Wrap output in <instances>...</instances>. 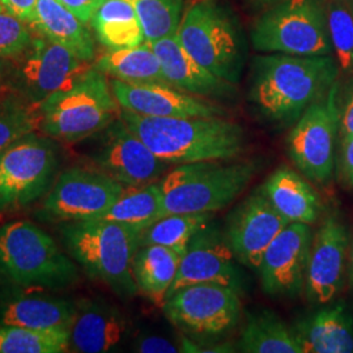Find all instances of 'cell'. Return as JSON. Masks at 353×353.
Returning a JSON list of instances; mask_svg holds the SVG:
<instances>
[{"instance_id":"cell-14","label":"cell","mask_w":353,"mask_h":353,"mask_svg":"<svg viewBox=\"0 0 353 353\" xmlns=\"http://www.w3.org/2000/svg\"><path fill=\"white\" fill-rule=\"evenodd\" d=\"M96 150L92 156L96 168L125 188L157 182L172 166L157 157L121 118L102 131L101 141Z\"/></svg>"},{"instance_id":"cell-7","label":"cell","mask_w":353,"mask_h":353,"mask_svg":"<svg viewBox=\"0 0 353 353\" xmlns=\"http://www.w3.org/2000/svg\"><path fill=\"white\" fill-rule=\"evenodd\" d=\"M0 271L23 287L64 288L77 280V268L43 229L26 220L0 228Z\"/></svg>"},{"instance_id":"cell-8","label":"cell","mask_w":353,"mask_h":353,"mask_svg":"<svg viewBox=\"0 0 353 353\" xmlns=\"http://www.w3.org/2000/svg\"><path fill=\"white\" fill-rule=\"evenodd\" d=\"M176 36L205 70L230 84L240 81L246 58L243 37L229 13L214 0L194 3L182 16Z\"/></svg>"},{"instance_id":"cell-42","label":"cell","mask_w":353,"mask_h":353,"mask_svg":"<svg viewBox=\"0 0 353 353\" xmlns=\"http://www.w3.org/2000/svg\"><path fill=\"white\" fill-rule=\"evenodd\" d=\"M10 71H11L10 59H0V92L4 87H8Z\"/></svg>"},{"instance_id":"cell-5","label":"cell","mask_w":353,"mask_h":353,"mask_svg":"<svg viewBox=\"0 0 353 353\" xmlns=\"http://www.w3.org/2000/svg\"><path fill=\"white\" fill-rule=\"evenodd\" d=\"M38 109L42 132L65 143L102 132L121 113L110 81L94 67L87 68L70 87L52 94Z\"/></svg>"},{"instance_id":"cell-41","label":"cell","mask_w":353,"mask_h":353,"mask_svg":"<svg viewBox=\"0 0 353 353\" xmlns=\"http://www.w3.org/2000/svg\"><path fill=\"white\" fill-rule=\"evenodd\" d=\"M70 11L85 24L90 23L102 0H59Z\"/></svg>"},{"instance_id":"cell-38","label":"cell","mask_w":353,"mask_h":353,"mask_svg":"<svg viewBox=\"0 0 353 353\" xmlns=\"http://www.w3.org/2000/svg\"><path fill=\"white\" fill-rule=\"evenodd\" d=\"M134 351L140 353H176L182 352V347L161 335L145 334L137 338Z\"/></svg>"},{"instance_id":"cell-3","label":"cell","mask_w":353,"mask_h":353,"mask_svg":"<svg viewBox=\"0 0 353 353\" xmlns=\"http://www.w3.org/2000/svg\"><path fill=\"white\" fill-rule=\"evenodd\" d=\"M64 248L89 278L106 284L121 299H132L139 290L132 274L140 248V230L126 224L90 219L68 221L61 228Z\"/></svg>"},{"instance_id":"cell-39","label":"cell","mask_w":353,"mask_h":353,"mask_svg":"<svg viewBox=\"0 0 353 353\" xmlns=\"http://www.w3.org/2000/svg\"><path fill=\"white\" fill-rule=\"evenodd\" d=\"M336 168L343 188L353 191V137L341 141Z\"/></svg>"},{"instance_id":"cell-20","label":"cell","mask_w":353,"mask_h":353,"mask_svg":"<svg viewBox=\"0 0 353 353\" xmlns=\"http://www.w3.org/2000/svg\"><path fill=\"white\" fill-rule=\"evenodd\" d=\"M126 316L113 305L100 300H80L70 328L68 350L77 353L117 351L130 334Z\"/></svg>"},{"instance_id":"cell-10","label":"cell","mask_w":353,"mask_h":353,"mask_svg":"<svg viewBox=\"0 0 353 353\" xmlns=\"http://www.w3.org/2000/svg\"><path fill=\"white\" fill-rule=\"evenodd\" d=\"M339 83L313 102L287 137V153L307 179L326 185L336 166L339 139Z\"/></svg>"},{"instance_id":"cell-30","label":"cell","mask_w":353,"mask_h":353,"mask_svg":"<svg viewBox=\"0 0 353 353\" xmlns=\"http://www.w3.org/2000/svg\"><path fill=\"white\" fill-rule=\"evenodd\" d=\"M164 217L159 181L140 188H126L113 205L99 219L144 230Z\"/></svg>"},{"instance_id":"cell-9","label":"cell","mask_w":353,"mask_h":353,"mask_svg":"<svg viewBox=\"0 0 353 353\" xmlns=\"http://www.w3.org/2000/svg\"><path fill=\"white\" fill-rule=\"evenodd\" d=\"M254 48L263 52L297 57L332 55L327 13L319 0H284L252 28Z\"/></svg>"},{"instance_id":"cell-29","label":"cell","mask_w":353,"mask_h":353,"mask_svg":"<svg viewBox=\"0 0 353 353\" xmlns=\"http://www.w3.org/2000/svg\"><path fill=\"white\" fill-rule=\"evenodd\" d=\"M94 68L106 76L127 83H166L161 64L145 41L139 46L106 51L100 55Z\"/></svg>"},{"instance_id":"cell-19","label":"cell","mask_w":353,"mask_h":353,"mask_svg":"<svg viewBox=\"0 0 353 353\" xmlns=\"http://www.w3.org/2000/svg\"><path fill=\"white\" fill-rule=\"evenodd\" d=\"M110 85L121 109L145 117L212 118L227 114L214 101L165 83H127L112 79Z\"/></svg>"},{"instance_id":"cell-32","label":"cell","mask_w":353,"mask_h":353,"mask_svg":"<svg viewBox=\"0 0 353 353\" xmlns=\"http://www.w3.org/2000/svg\"><path fill=\"white\" fill-rule=\"evenodd\" d=\"M70 332H45L0 323V353L68 352Z\"/></svg>"},{"instance_id":"cell-26","label":"cell","mask_w":353,"mask_h":353,"mask_svg":"<svg viewBox=\"0 0 353 353\" xmlns=\"http://www.w3.org/2000/svg\"><path fill=\"white\" fill-rule=\"evenodd\" d=\"M183 254L160 245L140 246L132 262V274L140 293L153 303L163 305L176 280Z\"/></svg>"},{"instance_id":"cell-43","label":"cell","mask_w":353,"mask_h":353,"mask_svg":"<svg viewBox=\"0 0 353 353\" xmlns=\"http://www.w3.org/2000/svg\"><path fill=\"white\" fill-rule=\"evenodd\" d=\"M348 285L353 288V236L350 243V261H348Z\"/></svg>"},{"instance_id":"cell-36","label":"cell","mask_w":353,"mask_h":353,"mask_svg":"<svg viewBox=\"0 0 353 353\" xmlns=\"http://www.w3.org/2000/svg\"><path fill=\"white\" fill-rule=\"evenodd\" d=\"M33 36L26 23L6 10L0 12V59H13L26 50Z\"/></svg>"},{"instance_id":"cell-16","label":"cell","mask_w":353,"mask_h":353,"mask_svg":"<svg viewBox=\"0 0 353 353\" xmlns=\"http://www.w3.org/2000/svg\"><path fill=\"white\" fill-rule=\"evenodd\" d=\"M313 236L309 224L290 223L265 249L258 274L270 297L296 299L303 293Z\"/></svg>"},{"instance_id":"cell-25","label":"cell","mask_w":353,"mask_h":353,"mask_svg":"<svg viewBox=\"0 0 353 353\" xmlns=\"http://www.w3.org/2000/svg\"><path fill=\"white\" fill-rule=\"evenodd\" d=\"M32 26L39 34L62 45L83 62L94 59V41L87 24L59 0H37Z\"/></svg>"},{"instance_id":"cell-37","label":"cell","mask_w":353,"mask_h":353,"mask_svg":"<svg viewBox=\"0 0 353 353\" xmlns=\"http://www.w3.org/2000/svg\"><path fill=\"white\" fill-rule=\"evenodd\" d=\"M353 137V77L339 90V143Z\"/></svg>"},{"instance_id":"cell-17","label":"cell","mask_w":353,"mask_h":353,"mask_svg":"<svg viewBox=\"0 0 353 353\" xmlns=\"http://www.w3.org/2000/svg\"><path fill=\"white\" fill-rule=\"evenodd\" d=\"M239 265L225 232L212 221L190 241L165 300L183 287L201 283L221 284L241 293L243 283Z\"/></svg>"},{"instance_id":"cell-11","label":"cell","mask_w":353,"mask_h":353,"mask_svg":"<svg viewBox=\"0 0 353 353\" xmlns=\"http://www.w3.org/2000/svg\"><path fill=\"white\" fill-rule=\"evenodd\" d=\"M58 169L57 144L36 132L0 153V214L24 208L48 190Z\"/></svg>"},{"instance_id":"cell-23","label":"cell","mask_w":353,"mask_h":353,"mask_svg":"<svg viewBox=\"0 0 353 353\" xmlns=\"http://www.w3.org/2000/svg\"><path fill=\"white\" fill-rule=\"evenodd\" d=\"M259 190L288 223L312 225L322 212V202L314 188L287 165L279 166Z\"/></svg>"},{"instance_id":"cell-33","label":"cell","mask_w":353,"mask_h":353,"mask_svg":"<svg viewBox=\"0 0 353 353\" xmlns=\"http://www.w3.org/2000/svg\"><path fill=\"white\" fill-rule=\"evenodd\" d=\"M138 13L147 42L176 34L182 0H127Z\"/></svg>"},{"instance_id":"cell-31","label":"cell","mask_w":353,"mask_h":353,"mask_svg":"<svg viewBox=\"0 0 353 353\" xmlns=\"http://www.w3.org/2000/svg\"><path fill=\"white\" fill-rule=\"evenodd\" d=\"M214 214H166L140 232V246L160 245L186 252L191 239L214 221Z\"/></svg>"},{"instance_id":"cell-2","label":"cell","mask_w":353,"mask_h":353,"mask_svg":"<svg viewBox=\"0 0 353 353\" xmlns=\"http://www.w3.org/2000/svg\"><path fill=\"white\" fill-rule=\"evenodd\" d=\"M119 118L168 164L234 160L246 151L243 127L224 117H145L121 109Z\"/></svg>"},{"instance_id":"cell-22","label":"cell","mask_w":353,"mask_h":353,"mask_svg":"<svg viewBox=\"0 0 353 353\" xmlns=\"http://www.w3.org/2000/svg\"><path fill=\"white\" fill-rule=\"evenodd\" d=\"M292 331L301 353H353V316L345 303L305 316Z\"/></svg>"},{"instance_id":"cell-15","label":"cell","mask_w":353,"mask_h":353,"mask_svg":"<svg viewBox=\"0 0 353 353\" xmlns=\"http://www.w3.org/2000/svg\"><path fill=\"white\" fill-rule=\"evenodd\" d=\"M351 236L339 214H330L316 229L307 262L303 293L310 303L327 305L348 281Z\"/></svg>"},{"instance_id":"cell-6","label":"cell","mask_w":353,"mask_h":353,"mask_svg":"<svg viewBox=\"0 0 353 353\" xmlns=\"http://www.w3.org/2000/svg\"><path fill=\"white\" fill-rule=\"evenodd\" d=\"M239 290L221 284L201 283L183 287L164 303L166 319L181 334L182 352H203L240 325Z\"/></svg>"},{"instance_id":"cell-27","label":"cell","mask_w":353,"mask_h":353,"mask_svg":"<svg viewBox=\"0 0 353 353\" xmlns=\"http://www.w3.org/2000/svg\"><path fill=\"white\" fill-rule=\"evenodd\" d=\"M90 24L109 50L135 48L147 41L138 13L127 0H102Z\"/></svg>"},{"instance_id":"cell-21","label":"cell","mask_w":353,"mask_h":353,"mask_svg":"<svg viewBox=\"0 0 353 353\" xmlns=\"http://www.w3.org/2000/svg\"><path fill=\"white\" fill-rule=\"evenodd\" d=\"M157 55L169 85L204 99H232L234 84L214 76L198 63L181 45L176 34L148 42Z\"/></svg>"},{"instance_id":"cell-34","label":"cell","mask_w":353,"mask_h":353,"mask_svg":"<svg viewBox=\"0 0 353 353\" xmlns=\"http://www.w3.org/2000/svg\"><path fill=\"white\" fill-rule=\"evenodd\" d=\"M36 108L20 96H8L0 101V153L41 126V114Z\"/></svg>"},{"instance_id":"cell-18","label":"cell","mask_w":353,"mask_h":353,"mask_svg":"<svg viewBox=\"0 0 353 353\" xmlns=\"http://www.w3.org/2000/svg\"><path fill=\"white\" fill-rule=\"evenodd\" d=\"M288 224L258 189L228 216L224 232L239 263L258 271L265 249Z\"/></svg>"},{"instance_id":"cell-13","label":"cell","mask_w":353,"mask_h":353,"mask_svg":"<svg viewBox=\"0 0 353 353\" xmlns=\"http://www.w3.org/2000/svg\"><path fill=\"white\" fill-rule=\"evenodd\" d=\"M125 186L99 169L71 168L58 176L43 201L42 214L55 221L99 219L123 194Z\"/></svg>"},{"instance_id":"cell-24","label":"cell","mask_w":353,"mask_h":353,"mask_svg":"<svg viewBox=\"0 0 353 353\" xmlns=\"http://www.w3.org/2000/svg\"><path fill=\"white\" fill-rule=\"evenodd\" d=\"M75 314V303L48 294L28 293L3 305L0 323L33 331L70 332Z\"/></svg>"},{"instance_id":"cell-12","label":"cell","mask_w":353,"mask_h":353,"mask_svg":"<svg viewBox=\"0 0 353 353\" xmlns=\"http://www.w3.org/2000/svg\"><path fill=\"white\" fill-rule=\"evenodd\" d=\"M10 63L8 87L34 106L70 87L87 70V62L42 34L32 38L26 50Z\"/></svg>"},{"instance_id":"cell-45","label":"cell","mask_w":353,"mask_h":353,"mask_svg":"<svg viewBox=\"0 0 353 353\" xmlns=\"http://www.w3.org/2000/svg\"><path fill=\"white\" fill-rule=\"evenodd\" d=\"M261 1H263V3H268V1H275V0H261Z\"/></svg>"},{"instance_id":"cell-35","label":"cell","mask_w":353,"mask_h":353,"mask_svg":"<svg viewBox=\"0 0 353 353\" xmlns=\"http://www.w3.org/2000/svg\"><path fill=\"white\" fill-rule=\"evenodd\" d=\"M328 33L336 62L343 71L353 68V13L348 7L335 3L327 13Z\"/></svg>"},{"instance_id":"cell-40","label":"cell","mask_w":353,"mask_h":353,"mask_svg":"<svg viewBox=\"0 0 353 353\" xmlns=\"http://www.w3.org/2000/svg\"><path fill=\"white\" fill-rule=\"evenodd\" d=\"M1 3L7 12L16 16L24 23L32 24L36 12L37 0H1Z\"/></svg>"},{"instance_id":"cell-1","label":"cell","mask_w":353,"mask_h":353,"mask_svg":"<svg viewBox=\"0 0 353 353\" xmlns=\"http://www.w3.org/2000/svg\"><path fill=\"white\" fill-rule=\"evenodd\" d=\"M339 64L332 55L256 57L250 100L265 121L294 125L303 112L338 81Z\"/></svg>"},{"instance_id":"cell-4","label":"cell","mask_w":353,"mask_h":353,"mask_svg":"<svg viewBox=\"0 0 353 353\" xmlns=\"http://www.w3.org/2000/svg\"><path fill=\"white\" fill-rule=\"evenodd\" d=\"M256 170L252 161L214 160L178 165L159 181L164 216L221 211L248 189Z\"/></svg>"},{"instance_id":"cell-28","label":"cell","mask_w":353,"mask_h":353,"mask_svg":"<svg viewBox=\"0 0 353 353\" xmlns=\"http://www.w3.org/2000/svg\"><path fill=\"white\" fill-rule=\"evenodd\" d=\"M236 348L242 353H301L292 327L265 309L248 313Z\"/></svg>"},{"instance_id":"cell-44","label":"cell","mask_w":353,"mask_h":353,"mask_svg":"<svg viewBox=\"0 0 353 353\" xmlns=\"http://www.w3.org/2000/svg\"><path fill=\"white\" fill-rule=\"evenodd\" d=\"M1 11H4V6H3V3H1V0H0V12Z\"/></svg>"}]
</instances>
